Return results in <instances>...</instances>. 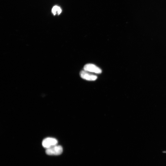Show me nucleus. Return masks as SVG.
<instances>
[{"instance_id":"obj_6","label":"nucleus","mask_w":166,"mask_h":166,"mask_svg":"<svg viewBox=\"0 0 166 166\" xmlns=\"http://www.w3.org/2000/svg\"><path fill=\"white\" fill-rule=\"evenodd\" d=\"M164 152V153H166V151H164V152Z\"/></svg>"},{"instance_id":"obj_4","label":"nucleus","mask_w":166,"mask_h":166,"mask_svg":"<svg viewBox=\"0 0 166 166\" xmlns=\"http://www.w3.org/2000/svg\"><path fill=\"white\" fill-rule=\"evenodd\" d=\"M80 74L82 78L88 81H95L97 78L96 75L90 73L84 70L81 71Z\"/></svg>"},{"instance_id":"obj_5","label":"nucleus","mask_w":166,"mask_h":166,"mask_svg":"<svg viewBox=\"0 0 166 166\" xmlns=\"http://www.w3.org/2000/svg\"><path fill=\"white\" fill-rule=\"evenodd\" d=\"M51 11L54 15L56 14L59 15L61 13L62 10L60 7L56 5L53 7Z\"/></svg>"},{"instance_id":"obj_1","label":"nucleus","mask_w":166,"mask_h":166,"mask_svg":"<svg viewBox=\"0 0 166 166\" xmlns=\"http://www.w3.org/2000/svg\"><path fill=\"white\" fill-rule=\"evenodd\" d=\"M63 152V148L61 146L56 145L49 148L46 149V153L49 155H59Z\"/></svg>"},{"instance_id":"obj_2","label":"nucleus","mask_w":166,"mask_h":166,"mask_svg":"<svg viewBox=\"0 0 166 166\" xmlns=\"http://www.w3.org/2000/svg\"><path fill=\"white\" fill-rule=\"evenodd\" d=\"M57 143L58 141L56 139L47 137L43 140L42 144L43 147L46 149L57 145Z\"/></svg>"},{"instance_id":"obj_3","label":"nucleus","mask_w":166,"mask_h":166,"mask_svg":"<svg viewBox=\"0 0 166 166\" xmlns=\"http://www.w3.org/2000/svg\"><path fill=\"white\" fill-rule=\"evenodd\" d=\"M84 70L89 72L96 73H101L102 72L101 69L95 65L92 64H86L84 67Z\"/></svg>"}]
</instances>
